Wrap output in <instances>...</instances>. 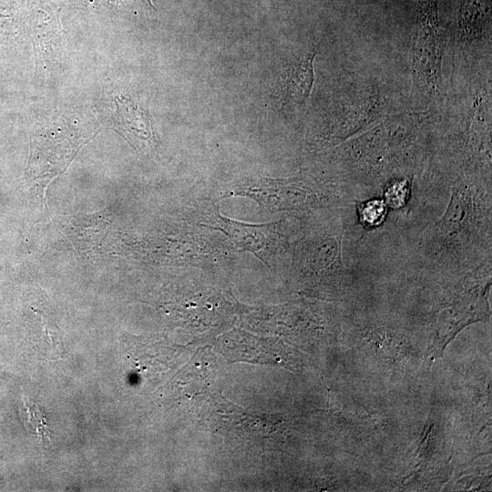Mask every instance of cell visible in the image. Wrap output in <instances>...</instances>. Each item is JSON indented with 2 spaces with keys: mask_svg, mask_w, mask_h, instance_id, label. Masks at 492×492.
<instances>
[{
  "mask_svg": "<svg viewBox=\"0 0 492 492\" xmlns=\"http://www.w3.org/2000/svg\"><path fill=\"white\" fill-rule=\"evenodd\" d=\"M440 65L441 35L436 0H423L413 46L414 84L421 96L436 94Z\"/></svg>",
  "mask_w": 492,
  "mask_h": 492,
  "instance_id": "6da1fadb",
  "label": "cell"
},
{
  "mask_svg": "<svg viewBox=\"0 0 492 492\" xmlns=\"http://www.w3.org/2000/svg\"><path fill=\"white\" fill-rule=\"evenodd\" d=\"M231 193L250 197L268 211L296 207L307 196L302 187L292 181L264 178L241 180L232 186Z\"/></svg>",
  "mask_w": 492,
  "mask_h": 492,
  "instance_id": "7a4b0ae2",
  "label": "cell"
},
{
  "mask_svg": "<svg viewBox=\"0 0 492 492\" xmlns=\"http://www.w3.org/2000/svg\"><path fill=\"white\" fill-rule=\"evenodd\" d=\"M316 48L303 53L287 69L284 79V96L288 102L305 105L314 82L313 60Z\"/></svg>",
  "mask_w": 492,
  "mask_h": 492,
  "instance_id": "3957f363",
  "label": "cell"
},
{
  "mask_svg": "<svg viewBox=\"0 0 492 492\" xmlns=\"http://www.w3.org/2000/svg\"><path fill=\"white\" fill-rule=\"evenodd\" d=\"M216 229L227 235L241 251L257 255L267 244L269 225H253L235 221L217 214Z\"/></svg>",
  "mask_w": 492,
  "mask_h": 492,
  "instance_id": "277c9868",
  "label": "cell"
},
{
  "mask_svg": "<svg viewBox=\"0 0 492 492\" xmlns=\"http://www.w3.org/2000/svg\"><path fill=\"white\" fill-rule=\"evenodd\" d=\"M118 118L119 127L133 140L148 141L151 137L150 121L148 115L128 100H118Z\"/></svg>",
  "mask_w": 492,
  "mask_h": 492,
  "instance_id": "5b68a950",
  "label": "cell"
},
{
  "mask_svg": "<svg viewBox=\"0 0 492 492\" xmlns=\"http://www.w3.org/2000/svg\"><path fill=\"white\" fill-rule=\"evenodd\" d=\"M20 416L26 429L41 442L50 443L51 430L40 405L23 395Z\"/></svg>",
  "mask_w": 492,
  "mask_h": 492,
  "instance_id": "8992f818",
  "label": "cell"
},
{
  "mask_svg": "<svg viewBox=\"0 0 492 492\" xmlns=\"http://www.w3.org/2000/svg\"><path fill=\"white\" fill-rule=\"evenodd\" d=\"M386 214L385 203L382 200H371L364 203L360 208V218L368 226L380 224Z\"/></svg>",
  "mask_w": 492,
  "mask_h": 492,
  "instance_id": "52a82bcc",
  "label": "cell"
},
{
  "mask_svg": "<svg viewBox=\"0 0 492 492\" xmlns=\"http://www.w3.org/2000/svg\"><path fill=\"white\" fill-rule=\"evenodd\" d=\"M408 189L405 182H397L388 189L385 193L386 202L391 207L398 208L405 201Z\"/></svg>",
  "mask_w": 492,
  "mask_h": 492,
  "instance_id": "ba28073f",
  "label": "cell"
},
{
  "mask_svg": "<svg viewBox=\"0 0 492 492\" xmlns=\"http://www.w3.org/2000/svg\"><path fill=\"white\" fill-rule=\"evenodd\" d=\"M146 1H147L148 5H149L150 7L154 8L151 0H146Z\"/></svg>",
  "mask_w": 492,
  "mask_h": 492,
  "instance_id": "9c48e42d",
  "label": "cell"
}]
</instances>
